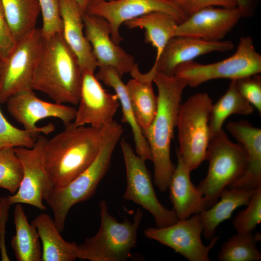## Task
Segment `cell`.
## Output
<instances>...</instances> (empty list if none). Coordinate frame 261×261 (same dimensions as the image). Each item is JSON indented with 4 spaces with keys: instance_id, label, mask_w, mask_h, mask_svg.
<instances>
[{
    "instance_id": "cell-20",
    "label": "cell",
    "mask_w": 261,
    "mask_h": 261,
    "mask_svg": "<svg viewBox=\"0 0 261 261\" xmlns=\"http://www.w3.org/2000/svg\"><path fill=\"white\" fill-rule=\"evenodd\" d=\"M62 20V35L76 55L82 73H94L97 63L84 33L85 12L75 0H58Z\"/></svg>"
},
{
    "instance_id": "cell-17",
    "label": "cell",
    "mask_w": 261,
    "mask_h": 261,
    "mask_svg": "<svg viewBox=\"0 0 261 261\" xmlns=\"http://www.w3.org/2000/svg\"><path fill=\"white\" fill-rule=\"evenodd\" d=\"M241 17L236 7H205L178 24L175 36H187L207 41H220Z\"/></svg>"
},
{
    "instance_id": "cell-33",
    "label": "cell",
    "mask_w": 261,
    "mask_h": 261,
    "mask_svg": "<svg viewBox=\"0 0 261 261\" xmlns=\"http://www.w3.org/2000/svg\"><path fill=\"white\" fill-rule=\"evenodd\" d=\"M39 134L14 127L6 119L0 109V150L8 146L31 148Z\"/></svg>"
},
{
    "instance_id": "cell-37",
    "label": "cell",
    "mask_w": 261,
    "mask_h": 261,
    "mask_svg": "<svg viewBox=\"0 0 261 261\" xmlns=\"http://www.w3.org/2000/svg\"><path fill=\"white\" fill-rule=\"evenodd\" d=\"M16 42L8 24L0 0V58L1 61L8 57Z\"/></svg>"
},
{
    "instance_id": "cell-26",
    "label": "cell",
    "mask_w": 261,
    "mask_h": 261,
    "mask_svg": "<svg viewBox=\"0 0 261 261\" xmlns=\"http://www.w3.org/2000/svg\"><path fill=\"white\" fill-rule=\"evenodd\" d=\"M130 29L139 28L145 30V42L150 44L156 50L157 61L165 45L175 36L178 24L171 14L161 12H154L125 22Z\"/></svg>"
},
{
    "instance_id": "cell-19",
    "label": "cell",
    "mask_w": 261,
    "mask_h": 261,
    "mask_svg": "<svg viewBox=\"0 0 261 261\" xmlns=\"http://www.w3.org/2000/svg\"><path fill=\"white\" fill-rule=\"evenodd\" d=\"M226 129L246 154L244 174L229 187L253 191L261 187V130L243 120L229 122Z\"/></svg>"
},
{
    "instance_id": "cell-28",
    "label": "cell",
    "mask_w": 261,
    "mask_h": 261,
    "mask_svg": "<svg viewBox=\"0 0 261 261\" xmlns=\"http://www.w3.org/2000/svg\"><path fill=\"white\" fill-rule=\"evenodd\" d=\"M6 18L16 42L36 27L41 9L38 0H0Z\"/></svg>"
},
{
    "instance_id": "cell-4",
    "label": "cell",
    "mask_w": 261,
    "mask_h": 261,
    "mask_svg": "<svg viewBox=\"0 0 261 261\" xmlns=\"http://www.w3.org/2000/svg\"><path fill=\"white\" fill-rule=\"evenodd\" d=\"M124 130L115 120L110 124L105 142L89 166L74 179L62 186H54L44 199L54 215L56 225L61 232L67 216L75 204L87 200L108 172L116 146Z\"/></svg>"
},
{
    "instance_id": "cell-1",
    "label": "cell",
    "mask_w": 261,
    "mask_h": 261,
    "mask_svg": "<svg viewBox=\"0 0 261 261\" xmlns=\"http://www.w3.org/2000/svg\"><path fill=\"white\" fill-rule=\"evenodd\" d=\"M110 124L97 128L71 122L47 139L43 160L53 187L68 184L89 166L104 144Z\"/></svg>"
},
{
    "instance_id": "cell-3",
    "label": "cell",
    "mask_w": 261,
    "mask_h": 261,
    "mask_svg": "<svg viewBox=\"0 0 261 261\" xmlns=\"http://www.w3.org/2000/svg\"><path fill=\"white\" fill-rule=\"evenodd\" d=\"M82 76L78 59L62 33L43 36L32 89L45 93L56 103L77 105Z\"/></svg>"
},
{
    "instance_id": "cell-40",
    "label": "cell",
    "mask_w": 261,
    "mask_h": 261,
    "mask_svg": "<svg viewBox=\"0 0 261 261\" xmlns=\"http://www.w3.org/2000/svg\"><path fill=\"white\" fill-rule=\"evenodd\" d=\"M80 5L82 9L85 12L87 5L89 0H75Z\"/></svg>"
},
{
    "instance_id": "cell-31",
    "label": "cell",
    "mask_w": 261,
    "mask_h": 261,
    "mask_svg": "<svg viewBox=\"0 0 261 261\" xmlns=\"http://www.w3.org/2000/svg\"><path fill=\"white\" fill-rule=\"evenodd\" d=\"M23 167L14 151V147H5L0 150V188L14 194L23 176Z\"/></svg>"
},
{
    "instance_id": "cell-25",
    "label": "cell",
    "mask_w": 261,
    "mask_h": 261,
    "mask_svg": "<svg viewBox=\"0 0 261 261\" xmlns=\"http://www.w3.org/2000/svg\"><path fill=\"white\" fill-rule=\"evenodd\" d=\"M31 224L36 228L42 244L41 261H72L77 258V245L63 239L49 215L42 213Z\"/></svg>"
},
{
    "instance_id": "cell-41",
    "label": "cell",
    "mask_w": 261,
    "mask_h": 261,
    "mask_svg": "<svg viewBox=\"0 0 261 261\" xmlns=\"http://www.w3.org/2000/svg\"><path fill=\"white\" fill-rule=\"evenodd\" d=\"M107 0V1H113V0Z\"/></svg>"
},
{
    "instance_id": "cell-8",
    "label": "cell",
    "mask_w": 261,
    "mask_h": 261,
    "mask_svg": "<svg viewBox=\"0 0 261 261\" xmlns=\"http://www.w3.org/2000/svg\"><path fill=\"white\" fill-rule=\"evenodd\" d=\"M261 72V55L256 50L252 38H241L235 52L217 62L203 64L193 60L182 63L174 75L184 80L188 86L196 87L207 81L218 78L237 79Z\"/></svg>"
},
{
    "instance_id": "cell-35",
    "label": "cell",
    "mask_w": 261,
    "mask_h": 261,
    "mask_svg": "<svg viewBox=\"0 0 261 261\" xmlns=\"http://www.w3.org/2000/svg\"><path fill=\"white\" fill-rule=\"evenodd\" d=\"M241 95L261 113V77L259 74L235 79Z\"/></svg>"
},
{
    "instance_id": "cell-32",
    "label": "cell",
    "mask_w": 261,
    "mask_h": 261,
    "mask_svg": "<svg viewBox=\"0 0 261 261\" xmlns=\"http://www.w3.org/2000/svg\"><path fill=\"white\" fill-rule=\"evenodd\" d=\"M261 222V187L255 189L247 207L238 212L232 221L238 233L252 232Z\"/></svg>"
},
{
    "instance_id": "cell-14",
    "label": "cell",
    "mask_w": 261,
    "mask_h": 261,
    "mask_svg": "<svg viewBox=\"0 0 261 261\" xmlns=\"http://www.w3.org/2000/svg\"><path fill=\"white\" fill-rule=\"evenodd\" d=\"M6 102L8 112L25 130L45 134L54 130V125L49 123L39 127L36 125L38 121L53 117L60 119L66 125L74 119L77 110L64 104L44 101L36 95L33 90L16 93Z\"/></svg>"
},
{
    "instance_id": "cell-39",
    "label": "cell",
    "mask_w": 261,
    "mask_h": 261,
    "mask_svg": "<svg viewBox=\"0 0 261 261\" xmlns=\"http://www.w3.org/2000/svg\"><path fill=\"white\" fill-rule=\"evenodd\" d=\"M242 16L247 17L253 13L258 0H234Z\"/></svg>"
},
{
    "instance_id": "cell-13",
    "label": "cell",
    "mask_w": 261,
    "mask_h": 261,
    "mask_svg": "<svg viewBox=\"0 0 261 261\" xmlns=\"http://www.w3.org/2000/svg\"><path fill=\"white\" fill-rule=\"evenodd\" d=\"M203 228L199 214H196L164 227L148 228L144 234L147 238L172 248L189 261H210L209 251L219 235H215L209 244L205 246L201 240Z\"/></svg>"
},
{
    "instance_id": "cell-42",
    "label": "cell",
    "mask_w": 261,
    "mask_h": 261,
    "mask_svg": "<svg viewBox=\"0 0 261 261\" xmlns=\"http://www.w3.org/2000/svg\"><path fill=\"white\" fill-rule=\"evenodd\" d=\"M0 64H1V60H0Z\"/></svg>"
},
{
    "instance_id": "cell-22",
    "label": "cell",
    "mask_w": 261,
    "mask_h": 261,
    "mask_svg": "<svg viewBox=\"0 0 261 261\" xmlns=\"http://www.w3.org/2000/svg\"><path fill=\"white\" fill-rule=\"evenodd\" d=\"M130 73L132 78L126 84L127 92L136 121L144 131L151 125L157 112L158 98L152 86L156 73L151 70L142 73L136 63Z\"/></svg>"
},
{
    "instance_id": "cell-12",
    "label": "cell",
    "mask_w": 261,
    "mask_h": 261,
    "mask_svg": "<svg viewBox=\"0 0 261 261\" xmlns=\"http://www.w3.org/2000/svg\"><path fill=\"white\" fill-rule=\"evenodd\" d=\"M47 139L38 135L33 146L30 148L14 147L15 153L23 167V176L17 191L8 196L9 203H25L45 210L43 201L53 187L45 169L43 154Z\"/></svg>"
},
{
    "instance_id": "cell-5",
    "label": "cell",
    "mask_w": 261,
    "mask_h": 261,
    "mask_svg": "<svg viewBox=\"0 0 261 261\" xmlns=\"http://www.w3.org/2000/svg\"><path fill=\"white\" fill-rule=\"evenodd\" d=\"M101 224L93 236L77 245V257L90 261H124L130 258L137 244V232L143 213L138 208L132 221L118 222L111 215L107 202L100 203Z\"/></svg>"
},
{
    "instance_id": "cell-38",
    "label": "cell",
    "mask_w": 261,
    "mask_h": 261,
    "mask_svg": "<svg viewBox=\"0 0 261 261\" xmlns=\"http://www.w3.org/2000/svg\"><path fill=\"white\" fill-rule=\"evenodd\" d=\"M11 205L7 197L0 198V250L2 261H10L5 245V224L7 220L8 211Z\"/></svg>"
},
{
    "instance_id": "cell-30",
    "label": "cell",
    "mask_w": 261,
    "mask_h": 261,
    "mask_svg": "<svg viewBox=\"0 0 261 261\" xmlns=\"http://www.w3.org/2000/svg\"><path fill=\"white\" fill-rule=\"evenodd\" d=\"M261 240L259 232L237 233L223 243L218 259L219 261H260L261 254L256 245Z\"/></svg>"
},
{
    "instance_id": "cell-7",
    "label": "cell",
    "mask_w": 261,
    "mask_h": 261,
    "mask_svg": "<svg viewBox=\"0 0 261 261\" xmlns=\"http://www.w3.org/2000/svg\"><path fill=\"white\" fill-rule=\"evenodd\" d=\"M206 160L208 169L197 188L208 208L218 200L221 191L240 177L246 165V154L239 143L232 142L222 130L210 137Z\"/></svg>"
},
{
    "instance_id": "cell-24",
    "label": "cell",
    "mask_w": 261,
    "mask_h": 261,
    "mask_svg": "<svg viewBox=\"0 0 261 261\" xmlns=\"http://www.w3.org/2000/svg\"><path fill=\"white\" fill-rule=\"evenodd\" d=\"M253 191L225 188L220 194L219 201L199 213L203 225V237L207 240L214 237L217 228L221 223L230 218L238 207L247 205Z\"/></svg>"
},
{
    "instance_id": "cell-36",
    "label": "cell",
    "mask_w": 261,
    "mask_h": 261,
    "mask_svg": "<svg viewBox=\"0 0 261 261\" xmlns=\"http://www.w3.org/2000/svg\"><path fill=\"white\" fill-rule=\"evenodd\" d=\"M179 9L188 17L205 7L220 6L226 8L236 7L234 0H174Z\"/></svg>"
},
{
    "instance_id": "cell-15",
    "label": "cell",
    "mask_w": 261,
    "mask_h": 261,
    "mask_svg": "<svg viewBox=\"0 0 261 261\" xmlns=\"http://www.w3.org/2000/svg\"><path fill=\"white\" fill-rule=\"evenodd\" d=\"M78 104L74 125L101 128L114 120L119 102L116 94L103 88L94 73L86 72L82 73Z\"/></svg>"
},
{
    "instance_id": "cell-10",
    "label": "cell",
    "mask_w": 261,
    "mask_h": 261,
    "mask_svg": "<svg viewBox=\"0 0 261 261\" xmlns=\"http://www.w3.org/2000/svg\"><path fill=\"white\" fill-rule=\"evenodd\" d=\"M40 29L36 28L16 42L0 68V103L12 96L33 90L32 83L42 41Z\"/></svg>"
},
{
    "instance_id": "cell-16",
    "label": "cell",
    "mask_w": 261,
    "mask_h": 261,
    "mask_svg": "<svg viewBox=\"0 0 261 261\" xmlns=\"http://www.w3.org/2000/svg\"><path fill=\"white\" fill-rule=\"evenodd\" d=\"M84 33L90 44L98 67L114 69L121 77L130 73L135 64L134 58L111 37V28L104 18L84 13Z\"/></svg>"
},
{
    "instance_id": "cell-34",
    "label": "cell",
    "mask_w": 261,
    "mask_h": 261,
    "mask_svg": "<svg viewBox=\"0 0 261 261\" xmlns=\"http://www.w3.org/2000/svg\"><path fill=\"white\" fill-rule=\"evenodd\" d=\"M43 17L42 36L62 33V20L58 0H38Z\"/></svg>"
},
{
    "instance_id": "cell-23",
    "label": "cell",
    "mask_w": 261,
    "mask_h": 261,
    "mask_svg": "<svg viewBox=\"0 0 261 261\" xmlns=\"http://www.w3.org/2000/svg\"><path fill=\"white\" fill-rule=\"evenodd\" d=\"M106 86L112 87L117 95L122 112V121L128 123L133 133L135 153L144 160L151 161L150 147L142 129L138 124L128 96L127 87L117 72L109 67L99 68L95 75Z\"/></svg>"
},
{
    "instance_id": "cell-27",
    "label": "cell",
    "mask_w": 261,
    "mask_h": 261,
    "mask_svg": "<svg viewBox=\"0 0 261 261\" xmlns=\"http://www.w3.org/2000/svg\"><path fill=\"white\" fill-rule=\"evenodd\" d=\"M15 234L11 246L18 261H41L42 249L36 228L29 224L23 207L17 203L14 211Z\"/></svg>"
},
{
    "instance_id": "cell-21",
    "label": "cell",
    "mask_w": 261,
    "mask_h": 261,
    "mask_svg": "<svg viewBox=\"0 0 261 261\" xmlns=\"http://www.w3.org/2000/svg\"><path fill=\"white\" fill-rule=\"evenodd\" d=\"M177 164L168 188L169 197L178 219L187 218L208 208L206 200L197 187L192 183L190 171L176 152Z\"/></svg>"
},
{
    "instance_id": "cell-6",
    "label": "cell",
    "mask_w": 261,
    "mask_h": 261,
    "mask_svg": "<svg viewBox=\"0 0 261 261\" xmlns=\"http://www.w3.org/2000/svg\"><path fill=\"white\" fill-rule=\"evenodd\" d=\"M213 104L207 93H198L179 106L176 124L179 147L176 152L190 172L206 160Z\"/></svg>"
},
{
    "instance_id": "cell-11",
    "label": "cell",
    "mask_w": 261,
    "mask_h": 261,
    "mask_svg": "<svg viewBox=\"0 0 261 261\" xmlns=\"http://www.w3.org/2000/svg\"><path fill=\"white\" fill-rule=\"evenodd\" d=\"M154 12H161L174 16L180 24L188 16L174 0H89L85 13L104 18L111 28V37L119 45L123 39L119 33L122 24Z\"/></svg>"
},
{
    "instance_id": "cell-9",
    "label": "cell",
    "mask_w": 261,
    "mask_h": 261,
    "mask_svg": "<svg viewBox=\"0 0 261 261\" xmlns=\"http://www.w3.org/2000/svg\"><path fill=\"white\" fill-rule=\"evenodd\" d=\"M127 179L123 198L132 201L148 211L157 227L162 228L175 223L178 218L173 209H168L158 200L145 161L134 152L125 140L120 142Z\"/></svg>"
},
{
    "instance_id": "cell-18",
    "label": "cell",
    "mask_w": 261,
    "mask_h": 261,
    "mask_svg": "<svg viewBox=\"0 0 261 261\" xmlns=\"http://www.w3.org/2000/svg\"><path fill=\"white\" fill-rule=\"evenodd\" d=\"M233 48V43L228 40L207 41L187 36H174L166 44L151 69L156 72L174 75L176 68L182 63L193 60L202 55L225 52Z\"/></svg>"
},
{
    "instance_id": "cell-29",
    "label": "cell",
    "mask_w": 261,
    "mask_h": 261,
    "mask_svg": "<svg viewBox=\"0 0 261 261\" xmlns=\"http://www.w3.org/2000/svg\"><path fill=\"white\" fill-rule=\"evenodd\" d=\"M253 111L254 107L239 91L235 79L231 80L226 92L213 104L209 120L210 137L222 130L223 124L230 116H247Z\"/></svg>"
},
{
    "instance_id": "cell-2",
    "label": "cell",
    "mask_w": 261,
    "mask_h": 261,
    "mask_svg": "<svg viewBox=\"0 0 261 261\" xmlns=\"http://www.w3.org/2000/svg\"><path fill=\"white\" fill-rule=\"evenodd\" d=\"M153 82L158 92L157 112L151 125L143 132L151 151L154 184L164 192L168 189L175 168L171 159V143L176 127L182 94L188 85L174 75L159 72L156 73Z\"/></svg>"
}]
</instances>
